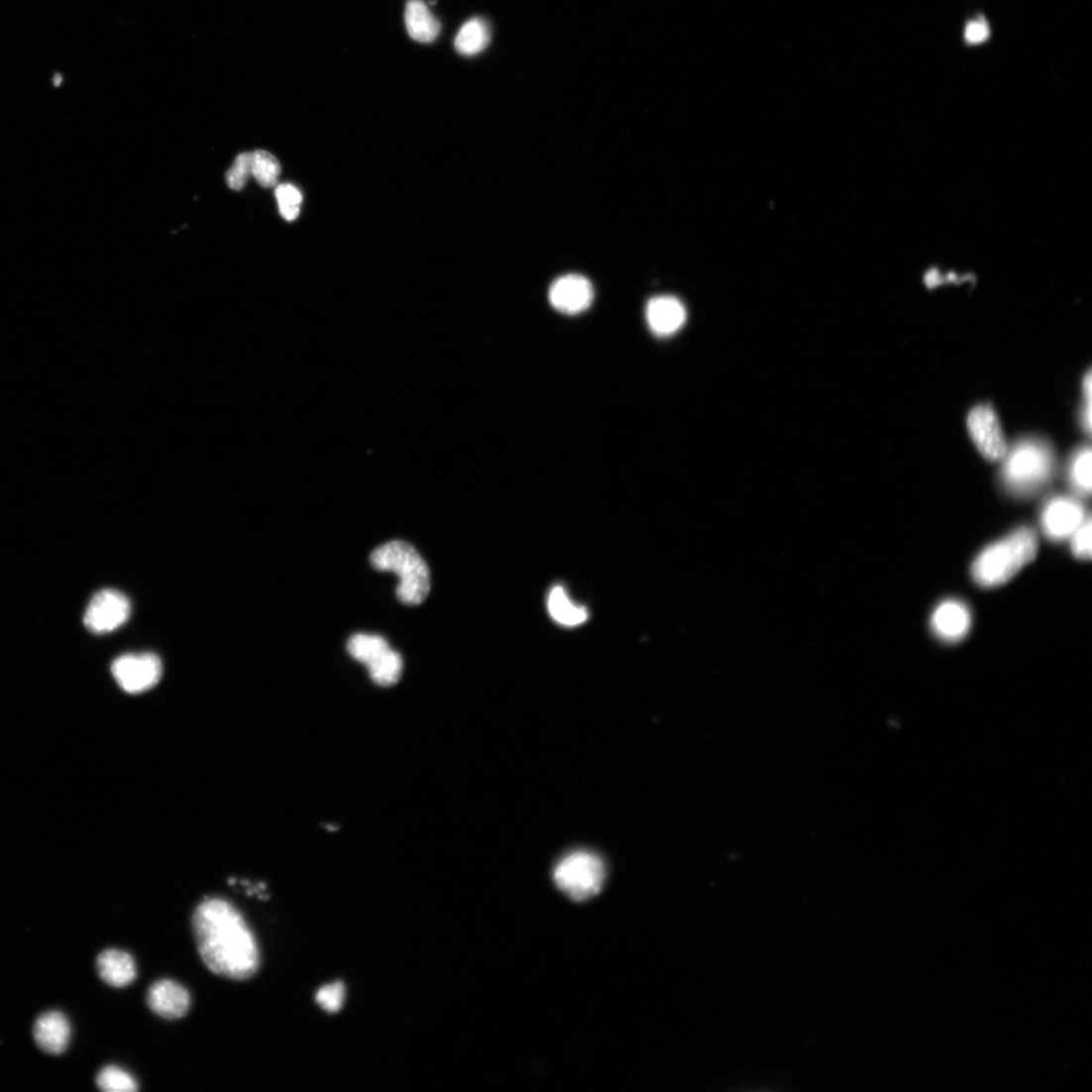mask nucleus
<instances>
[{
	"mask_svg": "<svg viewBox=\"0 0 1092 1092\" xmlns=\"http://www.w3.org/2000/svg\"><path fill=\"white\" fill-rule=\"evenodd\" d=\"M1038 540L1029 527L1018 528L1002 539L989 544L972 565V578L983 588L1007 584L1037 556Z\"/></svg>",
	"mask_w": 1092,
	"mask_h": 1092,
	"instance_id": "2",
	"label": "nucleus"
},
{
	"mask_svg": "<svg viewBox=\"0 0 1092 1092\" xmlns=\"http://www.w3.org/2000/svg\"><path fill=\"white\" fill-rule=\"evenodd\" d=\"M1088 516L1079 501L1056 497L1041 510L1040 526L1050 540L1060 542L1069 539Z\"/></svg>",
	"mask_w": 1092,
	"mask_h": 1092,
	"instance_id": "10",
	"label": "nucleus"
},
{
	"mask_svg": "<svg viewBox=\"0 0 1092 1092\" xmlns=\"http://www.w3.org/2000/svg\"><path fill=\"white\" fill-rule=\"evenodd\" d=\"M647 320L651 330L658 336H671L681 329L686 321L683 304L671 295L656 296L647 306Z\"/></svg>",
	"mask_w": 1092,
	"mask_h": 1092,
	"instance_id": "15",
	"label": "nucleus"
},
{
	"mask_svg": "<svg viewBox=\"0 0 1092 1092\" xmlns=\"http://www.w3.org/2000/svg\"><path fill=\"white\" fill-rule=\"evenodd\" d=\"M70 1037L69 1021L60 1012L45 1013L34 1025V1038L45 1053L53 1055L63 1053L69 1045Z\"/></svg>",
	"mask_w": 1092,
	"mask_h": 1092,
	"instance_id": "14",
	"label": "nucleus"
},
{
	"mask_svg": "<svg viewBox=\"0 0 1092 1092\" xmlns=\"http://www.w3.org/2000/svg\"><path fill=\"white\" fill-rule=\"evenodd\" d=\"M989 37V28L984 20L970 22L965 29V40L972 44H980Z\"/></svg>",
	"mask_w": 1092,
	"mask_h": 1092,
	"instance_id": "27",
	"label": "nucleus"
},
{
	"mask_svg": "<svg viewBox=\"0 0 1092 1092\" xmlns=\"http://www.w3.org/2000/svg\"><path fill=\"white\" fill-rule=\"evenodd\" d=\"M554 879L570 899L584 902L598 896L606 879L603 860L589 851L566 855L556 866Z\"/></svg>",
	"mask_w": 1092,
	"mask_h": 1092,
	"instance_id": "5",
	"label": "nucleus"
},
{
	"mask_svg": "<svg viewBox=\"0 0 1092 1092\" xmlns=\"http://www.w3.org/2000/svg\"><path fill=\"white\" fill-rule=\"evenodd\" d=\"M971 438L979 453L990 462H998L1008 455V443L997 413L989 406L972 409L967 419Z\"/></svg>",
	"mask_w": 1092,
	"mask_h": 1092,
	"instance_id": "8",
	"label": "nucleus"
},
{
	"mask_svg": "<svg viewBox=\"0 0 1092 1092\" xmlns=\"http://www.w3.org/2000/svg\"><path fill=\"white\" fill-rule=\"evenodd\" d=\"M1091 535L1092 524L1089 515L1069 538L1071 552L1076 559L1082 561L1091 559Z\"/></svg>",
	"mask_w": 1092,
	"mask_h": 1092,
	"instance_id": "26",
	"label": "nucleus"
},
{
	"mask_svg": "<svg viewBox=\"0 0 1092 1092\" xmlns=\"http://www.w3.org/2000/svg\"><path fill=\"white\" fill-rule=\"evenodd\" d=\"M131 603L117 590L98 592L90 601L84 624L92 632L107 633L120 628L130 617Z\"/></svg>",
	"mask_w": 1092,
	"mask_h": 1092,
	"instance_id": "9",
	"label": "nucleus"
},
{
	"mask_svg": "<svg viewBox=\"0 0 1092 1092\" xmlns=\"http://www.w3.org/2000/svg\"><path fill=\"white\" fill-rule=\"evenodd\" d=\"M491 42V31L486 21L474 18L460 30L455 41L457 52L464 56H475L484 52Z\"/></svg>",
	"mask_w": 1092,
	"mask_h": 1092,
	"instance_id": "18",
	"label": "nucleus"
},
{
	"mask_svg": "<svg viewBox=\"0 0 1092 1092\" xmlns=\"http://www.w3.org/2000/svg\"><path fill=\"white\" fill-rule=\"evenodd\" d=\"M192 929L198 953L213 973L246 980L259 970L261 955L256 936L241 913L222 899H209L196 908Z\"/></svg>",
	"mask_w": 1092,
	"mask_h": 1092,
	"instance_id": "1",
	"label": "nucleus"
},
{
	"mask_svg": "<svg viewBox=\"0 0 1092 1092\" xmlns=\"http://www.w3.org/2000/svg\"><path fill=\"white\" fill-rule=\"evenodd\" d=\"M971 625L972 614L969 607L957 600L940 602L930 617L932 632L947 643H956L965 638Z\"/></svg>",
	"mask_w": 1092,
	"mask_h": 1092,
	"instance_id": "12",
	"label": "nucleus"
},
{
	"mask_svg": "<svg viewBox=\"0 0 1092 1092\" xmlns=\"http://www.w3.org/2000/svg\"><path fill=\"white\" fill-rule=\"evenodd\" d=\"M371 564L377 571L398 575L396 598L410 606L420 605L430 592L428 566L411 544L401 540L386 542L371 555Z\"/></svg>",
	"mask_w": 1092,
	"mask_h": 1092,
	"instance_id": "3",
	"label": "nucleus"
},
{
	"mask_svg": "<svg viewBox=\"0 0 1092 1092\" xmlns=\"http://www.w3.org/2000/svg\"><path fill=\"white\" fill-rule=\"evenodd\" d=\"M275 197L284 220L291 222L300 216L303 194L299 188L288 183L280 184L275 189Z\"/></svg>",
	"mask_w": 1092,
	"mask_h": 1092,
	"instance_id": "23",
	"label": "nucleus"
},
{
	"mask_svg": "<svg viewBox=\"0 0 1092 1092\" xmlns=\"http://www.w3.org/2000/svg\"><path fill=\"white\" fill-rule=\"evenodd\" d=\"M112 673L125 692L140 694L159 684L163 676V664L155 654H128L115 660Z\"/></svg>",
	"mask_w": 1092,
	"mask_h": 1092,
	"instance_id": "7",
	"label": "nucleus"
},
{
	"mask_svg": "<svg viewBox=\"0 0 1092 1092\" xmlns=\"http://www.w3.org/2000/svg\"><path fill=\"white\" fill-rule=\"evenodd\" d=\"M147 1003L158 1016L167 1020L183 1018L190 1008L187 989L170 979L157 981L148 990Z\"/></svg>",
	"mask_w": 1092,
	"mask_h": 1092,
	"instance_id": "13",
	"label": "nucleus"
},
{
	"mask_svg": "<svg viewBox=\"0 0 1092 1092\" xmlns=\"http://www.w3.org/2000/svg\"><path fill=\"white\" fill-rule=\"evenodd\" d=\"M253 175L252 154L240 155L226 174V180L230 188L241 190L248 179Z\"/></svg>",
	"mask_w": 1092,
	"mask_h": 1092,
	"instance_id": "25",
	"label": "nucleus"
},
{
	"mask_svg": "<svg viewBox=\"0 0 1092 1092\" xmlns=\"http://www.w3.org/2000/svg\"><path fill=\"white\" fill-rule=\"evenodd\" d=\"M252 157L253 175L258 182L266 188L275 186L281 172L278 161L273 155L264 151H258L252 154Z\"/></svg>",
	"mask_w": 1092,
	"mask_h": 1092,
	"instance_id": "21",
	"label": "nucleus"
},
{
	"mask_svg": "<svg viewBox=\"0 0 1092 1092\" xmlns=\"http://www.w3.org/2000/svg\"><path fill=\"white\" fill-rule=\"evenodd\" d=\"M548 606L552 617L565 626H577L588 619L586 608L573 603L561 586L551 591Z\"/></svg>",
	"mask_w": 1092,
	"mask_h": 1092,
	"instance_id": "19",
	"label": "nucleus"
},
{
	"mask_svg": "<svg viewBox=\"0 0 1092 1092\" xmlns=\"http://www.w3.org/2000/svg\"><path fill=\"white\" fill-rule=\"evenodd\" d=\"M347 651L364 664L372 680L381 687H391L402 677L404 663L399 653L391 650L387 641L375 634L358 633L347 642Z\"/></svg>",
	"mask_w": 1092,
	"mask_h": 1092,
	"instance_id": "6",
	"label": "nucleus"
},
{
	"mask_svg": "<svg viewBox=\"0 0 1092 1092\" xmlns=\"http://www.w3.org/2000/svg\"><path fill=\"white\" fill-rule=\"evenodd\" d=\"M594 299V289L585 276L569 274L558 278L550 289V302L559 312L578 315L585 312Z\"/></svg>",
	"mask_w": 1092,
	"mask_h": 1092,
	"instance_id": "11",
	"label": "nucleus"
},
{
	"mask_svg": "<svg viewBox=\"0 0 1092 1092\" xmlns=\"http://www.w3.org/2000/svg\"><path fill=\"white\" fill-rule=\"evenodd\" d=\"M62 80H63V78L59 73L55 74V79H54L55 85L56 87L60 86V84L62 83Z\"/></svg>",
	"mask_w": 1092,
	"mask_h": 1092,
	"instance_id": "29",
	"label": "nucleus"
},
{
	"mask_svg": "<svg viewBox=\"0 0 1092 1092\" xmlns=\"http://www.w3.org/2000/svg\"><path fill=\"white\" fill-rule=\"evenodd\" d=\"M346 989L342 982L323 986L317 991L316 1003L327 1013H338L345 1002Z\"/></svg>",
	"mask_w": 1092,
	"mask_h": 1092,
	"instance_id": "24",
	"label": "nucleus"
},
{
	"mask_svg": "<svg viewBox=\"0 0 1092 1092\" xmlns=\"http://www.w3.org/2000/svg\"><path fill=\"white\" fill-rule=\"evenodd\" d=\"M1052 471L1053 459L1046 446L1037 441H1024L1009 455L1003 480L1010 492L1028 497L1046 484Z\"/></svg>",
	"mask_w": 1092,
	"mask_h": 1092,
	"instance_id": "4",
	"label": "nucleus"
},
{
	"mask_svg": "<svg viewBox=\"0 0 1092 1092\" xmlns=\"http://www.w3.org/2000/svg\"><path fill=\"white\" fill-rule=\"evenodd\" d=\"M1070 483L1074 491L1087 497L1091 492V451L1081 450L1072 461L1069 472Z\"/></svg>",
	"mask_w": 1092,
	"mask_h": 1092,
	"instance_id": "22",
	"label": "nucleus"
},
{
	"mask_svg": "<svg viewBox=\"0 0 1092 1092\" xmlns=\"http://www.w3.org/2000/svg\"><path fill=\"white\" fill-rule=\"evenodd\" d=\"M96 968L103 981L117 988L130 985L137 977L134 958L121 950L111 949L99 954Z\"/></svg>",
	"mask_w": 1092,
	"mask_h": 1092,
	"instance_id": "16",
	"label": "nucleus"
},
{
	"mask_svg": "<svg viewBox=\"0 0 1092 1092\" xmlns=\"http://www.w3.org/2000/svg\"><path fill=\"white\" fill-rule=\"evenodd\" d=\"M1084 392L1087 399V410L1085 413V423L1087 430L1091 428V373L1089 372L1084 380Z\"/></svg>",
	"mask_w": 1092,
	"mask_h": 1092,
	"instance_id": "28",
	"label": "nucleus"
},
{
	"mask_svg": "<svg viewBox=\"0 0 1092 1092\" xmlns=\"http://www.w3.org/2000/svg\"><path fill=\"white\" fill-rule=\"evenodd\" d=\"M96 1085L106 1092H134L139 1089L135 1078L117 1066H107L97 1074Z\"/></svg>",
	"mask_w": 1092,
	"mask_h": 1092,
	"instance_id": "20",
	"label": "nucleus"
},
{
	"mask_svg": "<svg viewBox=\"0 0 1092 1092\" xmlns=\"http://www.w3.org/2000/svg\"><path fill=\"white\" fill-rule=\"evenodd\" d=\"M405 23L409 36L420 43L434 42L441 29L440 23L423 0H409L406 5Z\"/></svg>",
	"mask_w": 1092,
	"mask_h": 1092,
	"instance_id": "17",
	"label": "nucleus"
}]
</instances>
